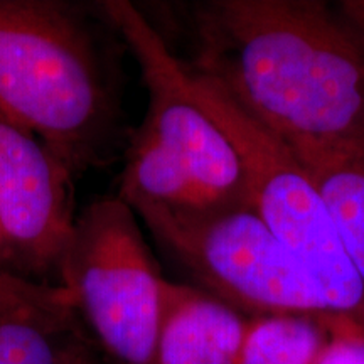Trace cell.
Listing matches in <instances>:
<instances>
[{
	"mask_svg": "<svg viewBox=\"0 0 364 364\" xmlns=\"http://www.w3.org/2000/svg\"><path fill=\"white\" fill-rule=\"evenodd\" d=\"M336 14L364 51V0H344L336 7Z\"/></svg>",
	"mask_w": 364,
	"mask_h": 364,
	"instance_id": "13",
	"label": "cell"
},
{
	"mask_svg": "<svg viewBox=\"0 0 364 364\" xmlns=\"http://www.w3.org/2000/svg\"><path fill=\"white\" fill-rule=\"evenodd\" d=\"M164 280L124 199H98L76 218L59 285L103 364L156 361Z\"/></svg>",
	"mask_w": 364,
	"mask_h": 364,
	"instance_id": "4",
	"label": "cell"
},
{
	"mask_svg": "<svg viewBox=\"0 0 364 364\" xmlns=\"http://www.w3.org/2000/svg\"><path fill=\"white\" fill-rule=\"evenodd\" d=\"M250 321L199 287L164 280L154 364H238Z\"/></svg>",
	"mask_w": 364,
	"mask_h": 364,
	"instance_id": "9",
	"label": "cell"
},
{
	"mask_svg": "<svg viewBox=\"0 0 364 364\" xmlns=\"http://www.w3.org/2000/svg\"><path fill=\"white\" fill-rule=\"evenodd\" d=\"M70 364H103V361L100 359L98 353L95 351L90 339L86 338L75 348V351L71 354Z\"/></svg>",
	"mask_w": 364,
	"mask_h": 364,
	"instance_id": "14",
	"label": "cell"
},
{
	"mask_svg": "<svg viewBox=\"0 0 364 364\" xmlns=\"http://www.w3.org/2000/svg\"><path fill=\"white\" fill-rule=\"evenodd\" d=\"M194 58L294 154L364 147V51L318 0H208L189 7Z\"/></svg>",
	"mask_w": 364,
	"mask_h": 364,
	"instance_id": "1",
	"label": "cell"
},
{
	"mask_svg": "<svg viewBox=\"0 0 364 364\" xmlns=\"http://www.w3.org/2000/svg\"><path fill=\"white\" fill-rule=\"evenodd\" d=\"M86 338L61 285L0 268V364H70Z\"/></svg>",
	"mask_w": 364,
	"mask_h": 364,
	"instance_id": "8",
	"label": "cell"
},
{
	"mask_svg": "<svg viewBox=\"0 0 364 364\" xmlns=\"http://www.w3.org/2000/svg\"><path fill=\"white\" fill-rule=\"evenodd\" d=\"M182 66L196 97L238 150L253 208L311 273L332 314L364 327V285L311 176L292 150L253 122L225 91L184 63Z\"/></svg>",
	"mask_w": 364,
	"mask_h": 364,
	"instance_id": "6",
	"label": "cell"
},
{
	"mask_svg": "<svg viewBox=\"0 0 364 364\" xmlns=\"http://www.w3.org/2000/svg\"><path fill=\"white\" fill-rule=\"evenodd\" d=\"M135 215L199 289L240 312L336 317L311 273L252 203L191 213L139 208Z\"/></svg>",
	"mask_w": 364,
	"mask_h": 364,
	"instance_id": "5",
	"label": "cell"
},
{
	"mask_svg": "<svg viewBox=\"0 0 364 364\" xmlns=\"http://www.w3.org/2000/svg\"><path fill=\"white\" fill-rule=\"evenodd\" d=\"M139 63L147 112L125 147L118 198L134 209L208 211L250 204L247 169L235 144L191 88L188 73L145 12L103 2Z\"/></svg>",
	"mask_w": 364,
	"mask_h": 364,
	"instance_id": "3",
	"label": "cell"
},
{
	"mask_svg": "<svg viewBox=\"0 0 364 364\" xmlns=\"http://www.w3.org/2000/svg\"><path fill=\"white\" fill-rule=\"evenodd\" d=\"M103 2L0 0V112L73 177L127 147L122 53Z\"/></svg>",
	"mask_w": 364,
	"mask_h": 364,
	"instance_id": "2",
	"label": "cell"
},
{
	"mask_svg": "<svg viewBox=\"0 0 364 364\" xmlns=\"http://www.w3.org/2000/svg\"><path fill=\"white\" fill-rule=\"evenodd\" d=\"M329 208L364 285V147L294 154Z\"/></svg>",
	"mask_w": 364,
	"mask_h": 364,
	"instance_id": "10",
	"label": "cell"
},
{
	"mask_svg": "<svg viewBox=\"0 0 364 364\" xmlns=\"http://www.w3.org/2000/svg\"><path fill=\"white\" fill-rule=\"evenodd\" d=\"M73 174L38 136L0 112V268L59 285L75 213Z\"/></svg>",
	"mask_w": 364,
	"mask_h": 364,
	"instance_id": "7",
	"label": "cell"
},
{
	"mask_svg": "<svg viewBox=\"0 0 364 364\" xmlns=\"http://www.w3.org/2000/svg\"><path fill=\"white\" fill-rule=\"evenodd\" d=\"M329 318L302 314L252 317L238 364H317L331 339Z\"/></svg>",
	"mask_w": 364,
	"mask_h": 364,
	"instance_id": "11",
	"label": "cell"
},
{
	"mask_svg": "<svg viewBox=\"0 0 364 364\" xmlns=\"http://www.w3.org/2000/svg\"><path fill=\"white\" fill-rule=\"evenodd\" d=\"M331 339L317 364H364V327L346 317H331Z\"/></svg>",
	"mask_w": 364,
	"mask_h": 364,
	"instance_id": "12",
	"label": "cell"
}]
</instances>
